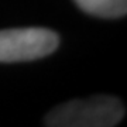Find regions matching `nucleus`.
Masks as SVG:
<instances>
[{"instance_id":"2","label":"nucleus","mask_w":127,"mask_h":127,"mask_svg":"<svg viewBox=\"0 0 127 127\" xmlns=\"http://www.w3.org/2000/svg\"><path fill=\"white\" fill-rule=\"evenodd\" d=\"M59 45V37L52 30L41 27L0 30V62H26L52 54Z\"/></svg>"},{"instance_id":"3","label":"nucleus","mask_w":127,"mask_h":127,"mask_svg":"<svg viewBox=\"0 0 127 127\" xmlns=\"http://www.w3.org/2000/svg\"><path fill=\"white\" fill-rule=\"evenodd\" d=\"M83 11L102 18H117L127 13V0H75Z\"/></svg>"},{"instance_id":"1","label":"nucleus","mask_w":127,"mask_h":127,"mask_svg":"<svg viewBox=\"0 0 127 127\" xmlns=\"http://www.w3.org/2000/svg\"><path fill=\"white\" fill-rule=\"evenodd\" d=\"M124 104L119 97L95 95L73 99L48 112L44 124L50 127H112L123 120Z\"/></svg>"}]
</instances>
